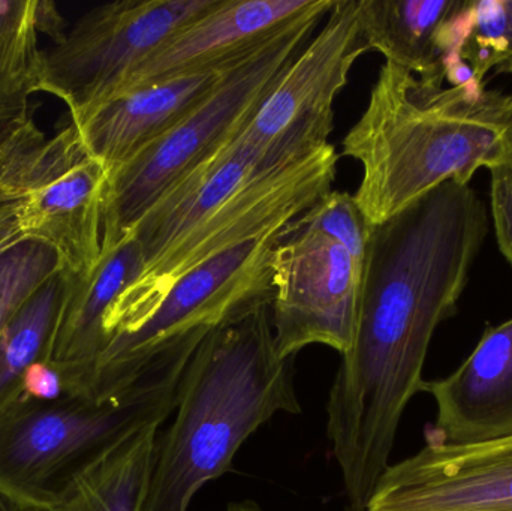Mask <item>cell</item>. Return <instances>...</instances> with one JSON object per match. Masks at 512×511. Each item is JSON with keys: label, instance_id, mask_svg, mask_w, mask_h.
Masks as SVG:
<instances>
[{"label": "cell", "instance_id": "obj_1", "mask_svg": "<svg viewBox=\"0 0 512 511\" xmlns=\"http://www.w3.org/2000/svg\"><path fill=\"white\" fill-rule=\"evenodd\" d=\"M487 233L486 204L453 180L373 227L354 342L327 402L328 441L349 506L366 509L390 465L433 335L457 314Z\"/></svg>", "mask_w": 512, "mask_h": 511}, {"label": "cell", "instance_id": "obj_2", "mask_svg": "<svg viewBox=\"0 0 512 511\" xmlns=\"http://www.w3.org/2000/svg\"><path fill=\"white\" fill-rule=\"evenodd\" d=\"M342 155L363 167L354 200L375 227L448 180L512 165V93L445 87L385 62Z\"/></svg>", "mask_w": 512, "mask_h": 511}, {"label": "cell", "instance_id": "obj_3", "mask_svg": "<svg viewBox=\"0 0 512 511\" xmlns=\"http://www.w3.org/2000/svg\"><path fill=\"white\" fill-rule=\"evenodd\" d=\"M277 413L300 414L301 405L292 359H282L274 344L268 305L212 330L192 354L173 423L159 434L144 511H188Z\"/></svg>", "mask_w": 512, "mask_h": 511}, {"label": "cell", "instance_id": "obj_4", "mask_svg": "<svg viewBox=\"0 0 512 511\" xmlns=\"http://www.w3.org/2000/svg\"><path fill=\"white\" fill-rule=\"evenodd\" d=\"M207 336V335H206ZM206 336L159 354L111 398L53 402L17 396L0 408V498L12 511H48L69 480L126 435L164 423L186 365Z\"/></svg>", "mask_w": 512, "mask_h": 511}, {"label": "cell", "instance_id": "obj_5", "mask_svg": "<svg viewBox=\"0 0 512 511\" xmlns=\"http://www.w3.org/2000/svg\"><path fill=\"white\" fill-rule=\"evenodd\" d=\"M333 5L334 0H318L228 69L215 92L191 116L110 173L102 251L122 242L165 192L242 134Z\"/></svg>", "mask_w": 512, "mask_h": 511}, {"label": "cell", "instance_id": "obj_6", "mask_svg": "<svg viewBox=\"0 0 512 511\" xmlns=\"http://www.w3.org/2000/svg\"><path fill=\"white\" fill-rule=\"evenodd\" d=\"M372 225L348 192L330 191L283 231L273 254L271 324L282 359L310 345L345 354L357 330Z\"/></svg>", "mask_w": 512, "mask_h": 511}, {"label": "cell", "instance_id": "obj_7", "mask_svg": "<svg viewBox=\"0 0 512 511\" xmlns=\"http://www.w3.org/2000/svg\"><path fill=\"white\" fill-rule=\"evenodd\" d=\"M288 225L240 243L186 273L140 329L108 345L93 369L86 398L101 401L123 392L173 345L209 335L271 305L274 249Z\"/></svg>", "mask_w": 512, "mask_h": 511}, {"label": "cell", "instance_id": "obj_8", "mask_svg": "<svg viewBox=\"0 0 512 511\" xmlns=\"http://www.w3.org/2000/svg\"><path fill=\"white\" fill-rule=\"evenodd\" d=\"M339 158L336 149L327 144L288 167L259 177L144 267L105 315L107 347L140 329L186 273L240 243L291 224L315 206L331 191Z\"/></svg>", "mask_w": 512, "mask_h": 511}, {"label": "cell", "instance_id": "obj_9", "mask_svg": "<svg viewBox=\"0 0 512 511\" xmlns=\"http://www.w3.org/2000/svg\"><path fill=\"white\" fill-rule=\"evenodd\" d=\"M221 0H120L81 15L42 57L41 92L59 98L71 120L114 98L131 75L195 18Z\"/></svg>", "mask_w": 512, "mask_h": 511}, {"label": "cell", "instance_id": "obj_10", "mask_svg": "<svg viewBox=\"0 0 512 511\" xmlns=\"http://www.w3.org/2000/svg\"><path fill=\"white\" fill-rule=\"evenodd\" d=\"M357 0H334L324 26L280 78L242 134L233 141L268 167L294 164L327 146L334 99L367 53Z\"/></svg>", "mask_w": 512, "mask_h": 511}, {"label": "cell", "instance_id": "obj_11", "mask_svg": "<svg viewBox=\"0 0 512 511\" xmlns=\"http://www.w3.org/2000/svg\"><path fill=\"white\" fill-rule=\"evenodd\" d=\"M110 170L93 158L74 123L48 137L24 201L29 240L57 252L66 273L92 272L102 257Z\"/></svg>", "mask_w": 512, "mask_h": 511}, {"label": "cell", "instance_id": "obj_12", "mask_svg": "<svg viewBox=\"0 0 512 511\" xmlns=\"http://www.w3.org/2000/svg\"><path fill=\"white\" fill-rule=\"evenodd\" d=\"M366 511H512V437L424 444L388 465Z\"/></svg>", "mask_w": 512, "mask_h": 511}, {"label": "cell", "instance_id": "obj_13", "mask_svg": "<svg viewBox=\"0 0 512 511\" xmlns=\"http://www.w3.org/2000/svg\"><path fill=\"white\" fill-rule=\"evenodd\" d=\"M318 0H221L174 33L117 95L180 75L224 71L312 9ZM116 95V96H117Z\"/></svg>", "mask_w": 512, "mask_h": 511}, {"label": "cell", "instance_id": "obj_14", "mask_svg": "<svg viewBox=\"0 0 512 511\" xmlns=\"http://www.w3.org/2000/svg\"><path fill=\"white\" fill-rule=\"evenodd\" d=\"M436 420L426 444L484 443L512 437V317L487 326L468 359L445 378L424 381Z\"/></svg>", "mask_w": 512, "mask_h": 511}, {"label": "cell", "instance_id": "obj_15", "mask_svg": "<svg viewBox=\"0 0 512 511\" xmlns=\"http://www.w3.org/2000/svg\"><path fill=\"white\" fill-rule=\"evenodd\" d=\"M140 243L132 234L102 251L92 272H65L62 297L44 362L57 369L65 381L66 396L86 398L93 369L107 347L104 318L117 297L143 272Z\"/></svg>", "mask_w": 512, "mask_h": 511}, {"label": "cell", "instance_id": "obj_16", "mask_svg": "<svg viewBox=\"0 0 512 511\" xmlns=\"http://www.w3.org/2000/svg\"><path fill=\"white\" fill-rule=\"evenodd\" d=\"M228 69L137 87L71 122L90 155L113 173L191 116L215 92Z\"/></svg>", "mask_w": 512, "mask_h": 511}, {"label": "cell", "instance_id": "obj_17", "mask_svg": "<svg viewBox=\"0 0 512 511\" xmlns=\"http://www.w3.org/2000/svg\"><path fill=\"white\" fill-rule=\"evenodd\" d=\"M280 168L283 167H268L251 150L231 141L218 155L165 192L132 228L129 234L140 243L143 269L203 224L237 192Z\"/></svg>", "mask_w": 512, "mask_h": 511}, {"label": "cell", "instance_id": "obj_18", "mask_svg": "<svg viewBox=\"0 0 512 511\" xmlns=\"http://www.w3.org/2000/svg\"><path fill=\"white\" fill-rule=\"evenodd\" d=\"M463 0H357L369 51H378L424 81L444 84L439 35Z\"/></svg>", "mask_w": 512, "mask_h": 511}, {"label": "cell", "instance_id": "obj_19", "mask_svg": "<svg viewBox=\"0 0 512 511\" xmlns=\"http://www.w3.org/2000/svg\"><path fill=\"white\" fill-rule=\"evenodd\" d=\"M162 425L144 426L102 452L69 480L48 511H144Z\"/></svg>", "mask_w": 512, "mask_h": 511}, {"label": "cell", "instance_id": "obj_20", "mask_svg": "<svg viewBox=\"0 0 512 511\" xmlns=\"http://www.w3.org/2000/svg\"><path fill=\"white\" fill-rule=\"evenodd\" d=\"M39 0H0V129L29 114L41 92Z\"/></svg>", "mask_w": 512, "mask_h": 511}, {"label": "cell", "instance_id": "obj_21", "mask_svg": "<svg viewBox=\"0 0 512 511\" xmlns=\"http://www.w3.org/2000/svg\"><path fill=\"white\" fill-rule=\"evenodd\" d=\"M444 42L477 83L492 68L512 75V0H465L448 21Z\"/></svg>", "mask_w": 512, "mask_h": 511}, {"label": "cell", "instance_id": "obj_22", "mask_svg": "<svg viewBox=\"0 0 512 511\" xmlns=\"http://www.w3.org/2000/svg\"><path fill=\"white\" fill-rule=\"evenodd\" d=\"M63 282L65 272L50 279L0 332V408L20 395L27 368L44 359Z\"/></svg>", "mask_w": 512, "mask_h": 511}, {"label": "cell", "instance_id": "obj_23", "mask_svg": "<svg viewBox=\"0 0 512 511\" xmlns=\"http://www.w3.org/2000/svg\"><path fill=\"white\" fill-rule=\"evenodd\" d=\"M47 138L29 114L0 129V255L29 240L24 201Z\"/></svg>", "mask_w": 512, "mask_h": 511}, {"label": "cell", "instance_id": "obj_24", "mask_svg": "<svg viewBox=\"0 0 512 511\" xmlns=\"http://www.w3.org/2000/svg\"><path fill=\"white\" fill-rule=\"evenodd\" d=\"M59 255L45 243L26 240L0 255V332L59 273Z\"/></svg>", "mask_w": 512, "mask_h": 511}, {"label": "cell", "instance_id": "obj_25", "mask_svg": "<svg viewBox=\"0 0 512 511\" xmlns=\"http://www.w3.org/2000/svg\"><path fill=\"white\" fill-rule=\"evenodd\" d=\"M489 171L490 207L496 242L512 266V165H501Z\"/></svg>", "mask_w": 512, "mask_h": 511}, {"label": "cell", "instance_id": "obj_26", "mask_svg": "<svg viewBox=\"0 0 512 511\" xmlns=\"http://www.w3.org/2000/svg\"><path fill=\"white\" fill-rule=\"evenodd\" d=\"M39 402H53L65 398V381L50 363L38 360L24 372L20 395Z\"/></svg>", "mask_w": 512, "mask_h": 511}, {"label": "cell", "instance_id": "obj_27", "mask_svg": "<svg viewBox=\"0 0 512 511\" xmlns=\"http://www.w3.org/2000/svg\"><path fill=\"white\" fill-rule=\"evenodd\" d=\"M0 511H12L11 507H9L2 498H0Z\"/></svg>", "mask_w": 512, "mask_h": 511}]
</instances>
